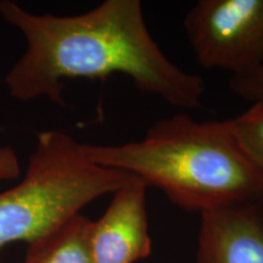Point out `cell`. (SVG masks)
I'll return each instance as SVG.
<instances>
[{
    "label": "cell",
    "instance_id": "obj_9",
    "mask_svg": "<svg viewBox=\"0 0 263 263\" xmlns=\"http://www.w3.org/2000/svg\"><path fill=\"white\" fill-rule=\"evenodd\" d=\"M229 88L236 97L251 104L263 100V65L245 73L232 76Z\"/></svg>",
    "mask_w": 263,
    "mask_h": 263
},
{
    "label": "cell",
    "instance_id": "obj_6",
    "mask_svg": "<svg viewBox=\"0 0 263 263\" xmlns=\"http://www.w3.org/2000/svg\"><path fill=\"white\" fill-rule=\"evenodd\" d=\"M196 263H263V196L202 212Z\"/></svg>",
    "mask_w": 263,
    "mask_h": 263
},
{
    "label": "cell",
    "instance_id": "obj_7",
    "mask_svg": "<svg viewBox=\"0 0 263 263\" xmlns=\"http://www.w3.org/2000/svg\"><path fill=\"white\" fill-rule=\"evenodd\" d=\"M93 221L77 215L29 242L24 263H94L90 249Z\"/></svg>",
    "mask_w": 263,
    "mask_h": 263
},
{
    "label": "cell",
    "instance_id": "obj_4",
    "mask_svg": "<svg viewBox=\"0 0 263 263\" xmlns=\"http://www.w3.org/2000/svg\"><path fill=\"white\" fill-rule=\"evenodd\" d=\"M184 29L202 67L234 76L263 65V0H200Z\"/></svg>",
    "mask_w": 263,
    "mask_h": 263
},
{
    "label": "cell",
    "instance_id": "obj_5",
    "mask_svg": "<svg viewBox=\"0 0 263 263\" xmlns=\"http://www.w3.org/2000/svg\"><path fill=\"white\" fill-rule=\"evenodd\" d=\"M145 183L132 177L114 193L104 215L93 221L90 249L94 263H136L149 257L151 238Z\"/></svg>",
    "mask_w": 263,
    "mask_h": 263
},
{
    "label": "cell",
    "instance_id": "obj_3",
    "mask_svg": "<svg viewBox=\"0 0 263 263\" xmlns=\"http://www.w3.org/2000/svg\"><path fill=\"white\" fill-rule=\"evenodd\" d=\"M132 177L95 163L66 132L38 133L24 178L0 193V263L6 245L48 234Z\"/></svg>",
    "mask_w": 263,
    "mask_h": 263
},
{
    "label": "cell",
    "instance_id": "obj_10",
    "mask_svg": "<svg viewBox=\"0 0 263 263\" xmlns=\"http://www.w3.org/2000/svg\"><path fill=\"white\" fill-rule=\"evenodd\" d=\"M21 173V163L16 151L10 146H0V182L15 180Z\"/></svg>",
    "mask_w": 263,
    "mask_h": 263
},
{
    "label": "cell",
    "instance_id": "obj_1",
    "mask_svg": "<svg viewBox=\"0 0 263 263\" xmlns=\"http://www.w3.org/2000/svg\"><path fill=\"white\" fill-rule=\"evenodd\" d=\"M0 16L26 42L24 54L5 77L16 100L47 98L64 104L66 80L124 74L141 93L172 106L190 110L201 104L205 82L164 55L149 32L139 0H105L90 11L68 16L34 14L3 0Z\"/></svg>",
    "mask_w": 263,
    "mask_h": 263
},
{
    "label": "cell",
    "instance_id": "obj_8",
    "mask_svg": "<svg viewBox=\"0 0 263 263\" xmlns=\"http://www.w3.org/2000/svg\"><path fill=\"white\" fill-rule=\"evenodd\" d=\"M232 123L246 154L263 172V100L251 104Z\"/></svg>",
    "mask_w": 263,
    "mask_h": 263
},
{
    "label": "cell",
    "instance_id": "obj_2",
    "mask_svg": "<svg viewBox=\"0 0 263 263\" xmlns=\"http://www.w3.org/2000/svg\"><path fill=\"white\" fill-rule=\"evenodd\" d=\"M83 147L95 163L161 189L184 211L202 213L263 196V172L246 154L232 120L176 114L154 123L140 140Z\"/></svg>",
    "mask_w": 263,
    "mask_h": 263
}]
</instances>
